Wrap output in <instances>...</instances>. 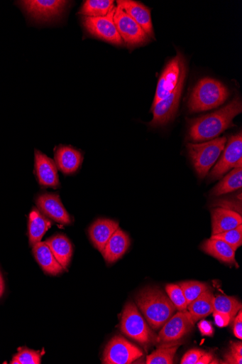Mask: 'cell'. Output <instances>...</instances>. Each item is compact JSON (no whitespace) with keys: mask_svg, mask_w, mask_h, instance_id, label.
Returning <instances> with one entry per match:
<instances>
[{"mask_svg":"<svg viewBox=\"0 0 242 364\" xmlns=\"http://www.w3.org/2000/svg\"><path fill=\"white\" fill-rule=\"evenodd\" d=\"M242 112L239 97L226 107L209 114L189 121V139L194 142L214 140L233 126V120Z\"/></svg>","mask_w":242,"mask_h":364,"instance_id":"cell-1","label":"cell"},{"mask_svg":"<svg viewBox=\"0 0 242 364\" xmlns=\"http://www.w3.org/2000/svg\"><path fill=\"white\" fill-rule=\"evenodd\" d=\"M136 304L153 330H159L175 315L176 307L163 290L146 287L136 296Z\"/></svg>","mask_w":242,"mask_h":364,"instance_id":"cell-2","label":"cell"},{"mask_svg":"<svg viewBox=\"0 0 242 364\" xmlns=\"http://www.w3.org/2000/svg\"><path fill=\"white\" fill-rule=\"evenodd\" d=\"M229 95L228 88L221 82L204 78L194 87L188 102L191 113L209 111L224 105Z\"/></svg>","mask_w":242,"mask_h":364,"instance_id":"cell-3","label":"cell"},{"mask_svg":"<svg viewBox=\"0 0 242 364\" xmlns=\"http://www.w3.org/2000/svg\"><path fill=\"white\" fill-rule=\"evenodd\" d=\"M121 330L129 338L143 346L158 343V336L153 329L132 302L127 303L124 307L121 321Z\"/></svg>","mask_w":242,"mask_h":364,"instance_id":"cell-4","label":"cell"},{"mask_svg":"<svg viewBox=\"0 0 242 364\" xmlns=\"http://www.w3.org/2000/svg\"><path fill=\"white\" fill-rule=\"evenodd\" d=\"M226 141V138L222 137L209 142L187 144L189 157L199 178H204L209 173L224 151Z\"/></svg>","mask_w":242,"mask_h":364,"instance_id":"cell-5","label":"cell"},{"mask_svg":"<svg viewBox=\"0 0 242 364\" xmlns=\"http://www.w3.org/2000/svg\"><path fill=\"white\" fill-rule=\"evenodd\" d=\"M18 3L28 18L38 23L57 20L62 16L69 4L62 0H25Z\"/></svg>","mask_w":242,"mask_h":364,"instance_id":"cell-6","label":"cell"},{"mask_svg":"<svg viewBox=\"0 0 242 364\" xmlns=\"http://www.w3.org/2000/svg\"><path fill=\"white\" fill-rule=\"evenodd\" d=\"M194 326V322L189 312L179 311L163 326L158 336V343L163 345L162 346L177 345V342L192 332Z\"/></svg>","mask_w":242,"mask_h":364,"instance_id":"cell-7","label":"cell"},{"mask_svg":"<svg viewBox=\"0 0 242 364\" xmlns=\"http://www.w3.org/2000/svg\"><path fill=\"white\" fill-rule=\"evenodd\" d=\"M186 75L187 70L182 73L175 90L152 107L153 119L150 123L151 127L164 126L175 119L179 109Z\"/></svg>","mask_w":242,"mask_h":364,"instance_id":"cell-8","label":"cell"},{"mask_svg":"<svg viewBox=\"0 0 242 364\" xmlns=\"http://www.w3.org/2000/svg\"><path fill=\"white\" fill-rule=\"evenodd\" d=\"M143 353L122 336H115L104 350L102 362L106 364H130L141 358Z\"/></svg>","mask_w":242,"mask_h":364,"instance_id":"cell-9","label":"cell"},{"mask_svg":"<svg viewBox=\"0 0 242 364\" xmlns=\"http://www.w3.org/2000/svg\"><path fill=\"white\" fill-rule=\"evenodd\" d=\"M185 70L186 60L182 54L178 53L177 55L167 63L158 81L153 107L175 90Z\"/></svg>","mask_w":242,"mask_h":364,"instance_id":"cell-10","label":"cell"},{"mask_svg":"<svg viewBox=\"0 0 242 364\" xmlns=\"http://www.w3.org/2000/svg\"><path fill=\"white\" fill-rule=\"evenodd\" d=\"M114 22L123 42L128 47L139 46L150 41L143 28L119 6L116 9Z\"/></svg>","mask_w":242,"mask_h":364,"instance_id":"cell-11","label":"cell"},{"mask_svg":"<svg viewBox=\"0 0 242 364\" xmlns=\"http://www.w3.org/2000/svg\"><path fill=\"white\" fill-rule=\"evenodd\" d=\"M116 9L106 16L84 17L83 24L91 36L116 46H121L123 42L114 22Z\"/></svg>","mask_w":242,"mask_h":364,"instance_id":"cell-12","label":"cell"},{"mask_svg":"<svg viewBox=\"0 0 242 364\" xmlns=\"http://www.w3.org/2000/svg\"><path fill=\"white\" fill-rule=\"evenodd\" d=\"M224 152L209 175V179L221 178L230 170L242 168V134L241 132L230 137Z\"/></svg>","mask_w":242,"mask_h":364,"instance_id":"cell-13","label":"cell"},{"mask_svg":"<svg viewBox=\"0 0 242 364\" xmlns=\"http://www.w3.org/2000/svg\"><path fill=\"white\" fill-rule=\"evenodd\" d=\"M39 210L54 221L62 224H72L71 216L62 205L57 193H44L37 198Z\"/></svg>","mask_w":242,"mask_h":364,"instance_id":"cell-14","label":"cell"},{"mask_svg":"<svg viewBox=\"0 0 242 364\" xmlns=\"http://www.w3.org/2000/svg\"><path fill=\"white\" fill-rule=\"evenodd\" d=\"M35 173L41 186L57 188L60 181L55 161L43 152L35 150Z\"/></svg>","mask_w":242,"mask_h":364,"instance_id":"cell-15","label":"cell"},{"mask_svg":"<svg viewBox=\"0 0 242 364\" xmlns=\"http://www.w3.org/2000/svg\"><path fill=\"white\" fill-rule=\"evenodd\" d=\"M119 228V223L117 221L106 218L98 219L89 228V239L94 247L101 253Z\"/></svg>","mask_w":242,"mask_h":364,"instance_id":"cell-16","label":"cell"},{"mask_svg":"<svg viewBox=\"0 0 242 364\" xmlns=\"http://www.w3.org/2000/svg\"><path fill=\"white\" fill-rule=\"evenodd\" d=\"M116 4L143 28L149 38H154L151 13L149 9L132 0H119Z\"/></svg>","mask_w":242,"mask_h":364,"instance_id":"cell-17","label":"cell"},{"mask_svg":"<svg viewBox=\"0 0 242 364\" xmlns=\"http://www.w3.org/2000/svg\"><path fill=\"white\" fill-rule=\"evenodd\" d=\"M82 161V153L72 146H60L55 150V162L57 168L65 175L76 173Z\"/></svg>","mask_w":242,"mask_h":364,"instance_id":"cell-18","label":"cell"},{"mask_svg":"<svg viewBox=\"0 0 242 364\" xmlns=\"http://www.w3.org/2000/svg\"><path fill=\"white\" fill-rule=\"evenodd\" d=\"M130 245L129 236L119 228L104 248L102 256L108 263H114L125 255Z\"/></svg>","mask_w":242,"mask_h":364,"instance_id":"cell-19","label":"cell"},{"mask_svg":"<svg viewBox=\"0 0 242 364\" xmlns=\"http://www.w3.org/2000/svg\"><path fill=\"white\" fill-rule=\"evenodd\" d=\"M212 236L225 232L242 225L240 213L225 209L217 208L211 212Z\"/></svg>","mask_w":242,"mask_h":364,"instance_id":"cell-20","label":"cell"},{"mask_svg":"<svg viewBox=\"0 0 242 364\" xmlns=\"http://www.w3.org/2000/svg\"><path fill=\"white\" fill-rule=\"evenodd\" d=\"M33 254L43 272L49 275L57 276L64 272L61 264L55 257L48 245L40 242L33 246Z\"/></svg>","mask_w":242,"mask_h":364,"instance_id":"cell-21","label":"cell"},{"mask_svg":"<svg viewBox=\"0 0 242 364\" xmlns=\"http://www.w3.org/2000/svg\"><path fill=\"white\" fill-rule=\"evenodd\" d=\"M201 250L207 255H209L219 261L231 266H236L235 259V250L225 242L211 238L205 240L201 245Z\"/></svg>","mask_w":242,"mask_h":364,"instance_id":"cell-22","label":"cell"},{"mask_svg":"<svg viewBox=\"0 0 242 364\" xmlns=\"http://www.w3.org/2000/svg\"><path fill=\"white\" fill-rule=\"evenodd\" d=\"M45 243L48 245L63 269L66 270L71 262L74 252L70 240L62 235H57L48 239Z\"/></svg>","mask_w":242,"mask_h":364,"instance_id":"cell-23","label":"cell"},{"mask_svg":"<svg viewBox=\"0 0 242 364\" xmlns=\"http://www.w3.org/2000/svg\"><path fill=\"white\" fill-rule=\"evenodd\" d=\"M51 222L39 210L31 211L28 218V240L31 247L42 242Z\"/></svg>","mask_w":242,"mask_h":364,"instance_id":"cell-24","label":"cell"},{"mask_svg":"<svg viewBox=\"0 0 242 364\" xmlns=\"http://www.w3.org/2000/svg\"><path fill=\"white\" fill-rule=\"evenodd\" d=\"M214 293L210 289H207L188 306L189 312L194 323L214 311Z\"/></svg>","mask_w":242,"mask_h":364,"instance_id":"cell-25","label":"cell"},{"mask_svg":"<svg viewBox=\"0 0 242 364\" xmlns=\"http://www.w3.org/2000/svg\"><path fill=\"white\" fill-rule=\"evenodd\" d=\"M115 9L113 0H87L84 3L79 14L85 17H103Z\"/></svg>","mask_w":242,"mask_h":364,"instance_id":"cell-26","label":"cell"},{"mask_svg":"<svg viewBox=\"0 0 242 364\" xmlns=\"http://www.w3.org/2000/svg\"><path fill=\"white\" fill-rule=\"evenodd\" d=\"M242 186V168L232 170L211 191L212 196H221L240 189Z\"/></svg>","mask_w":242,"mask_h":364,"instance_id":"cell-27","label":"cell"},{"mask_svg":"<svg viewBox=\"0 0 242 364\" xmlns=\"http://www.w3.org/2000/svg\"><path fill=\"white\" fill-rule=\"evenodd\" d=\"M214 311L228 314L231 321L241 310V304L233 296L219 295L215 297L214 301Z\"/></svg>","mask_w":242,"mask_h":364,"instance_id":"cell-28","label":"cell"},{"mask_svg":"<svg viewBox=\"0 0 242 364\" xmlns=\"http://www.w3.org/2000/svg\"><path fill=\"white\" fill-rule=\"evenodd\" d=\"M177 346H161L147 357L148 364H172L174 363L175 354L178 350Z\"/></svg>","mask_w":242,"mask_h":364,"instance_id":"cell-29","label":"cell"},{"mask_svg":"<svg viewBox=\"0 0 242 364\" xmlns=\"http://www.w3.org/2000/svg\"><path fill=\"white\" fill-rule=\"evenodd\" d=\"M179 286L183 291L188 306L204 291L209 289V285L196 281L181 282Z\"/></svg>","mask_w":242,"mask_h":364,"instance_id":"cell-30","label":"cell"},{"mask_svg":"<svg viewBox=\"0 0 242 364\" xmlns=\"http://www.w3.org/2000/svg\"><path fill=\"white\" fill-rule=\"evenodd\" d=\"M166 293L172 302L179 311L187 310L188 304L187 303L185 294L179 284H170L166 285Z\"/></svg>","mask_w":242,"mask_h":364,"instance_id":"cell-31","label":"cell"},{"mask_svg":"<svg viewBox=\"0 0 242 364\" xmlns=\"http://www.w3.org/2000/svg\"><path fill=\"white\" fill-rule=\"evenodd\" d=\"M42 355L39 350L21 348L11 360L12 364H40Z\"/></svg>","mask_w":242,"mask_h":364,"instance_id":"cell-32","label":"cell"},{"mask_svg":"<svg viewBox=\"0 0 242 364\" xmlns=\"http://www.w3.org/2000/svg\"><path fill=\"white\" fill-rule=\"evenodd\" d=\"M211 238L222 240L230 245L235 251L242 245V225L212 236Z\"/></svg>","mask_w":242,"mask_h":364,"instance_id":"cell-33","label":"cell"},{"mask_svg":"<svg viewBox=\"0 0 242 364\" xmlns=\"http://www.w3.org/2000/svg\"><path fill=\"white\" fill-rule=\"evenodd\" d=\"M204 350L192 349L188 351L182 358V364H196L200 357L204 353Z\"/></svg>","mask_w":242,"mask_h":364,"instance_id":"cell-34","label":"cell"},{"mask_svg":"<svg viewBox=\"0 0 242 364\" xmlns=\"http://www.w3.org/2000/svg\"><path fill=\"white\" fill-rule=\"evenodd\" d=\"M198 327L202 336H214V329L210 322L207 321H201L198 323Z\"/></svg>","mask_w":242,"mask_h":364,"instance_id":"cell-35","label":"cell"},{"mask_svg":"<svg viewBox=\"0 0 242 364\" xmlns=\"http://www.w3.org/2000/svg\"><path fill=\"white\" fill-rule=\"evenodd\" d=\"M216 324L219 327H226L231 322L230 316L224 313L214 311Z\"/></svg>","mask_w":242,"mask_h":364,"instance_id":"cell-36","label":"cell"},{"mask_svg":"<svg viewBox=\"0 0 242 364\" xmlns=\"http://www.w3.org/2000/svg\"><path fill=\"white\" fill-rule=\"evenodd\" d=\"M233 326V333L236 338L239 340L242 339L241 326H242V312L241 310L238 311V314L236 316Z\"/></svg>","mask_w":242,"mask_h":364,"instance_id":"cell-37","label":"cell"},{"mask_svg":"<svg viewBox=\"0 0 242 364\" xmlns=\"http://www.w3.org/2000/svg\"><path fill=\"white\" fill-rule=\"evenodd\" d=\"M224 363L241 364L242 356L238 355L231 351H229L224 356Z\"/></svg>","mask_w":242,"mask_h":364,"instance_id":"cell-38","label":"cell"},{"mask_svg":"<svg viewBox=\"0 0 242 364\" xmlns=\"http://www.w3.org/2000/svg\"><path fill=\"white\" fill-rule=\"evenodd\" d=\"M214 359V355L211 353H204L197 360L196 364H209Z\"/></svg>","mask_w":242,"mask_h":364,"instance_id":"cell-39","label":"cell"},{"mask_svg":"<svg viewBox=\"0 0 242 364\" xmlns=\"http://www.w3.org/2000/svg\"><path fill=\"white\" fill-rule=\"evenodd\" d=\"M230 351L232 353L242 356V344L241 342H231Z\"/></svg>","mask_w":242,"mask_h":364,"instance_id":"cell-40","label":"cell"},{"mask_svg":"<svg viewBox=\"0 0 242 364\" xmlns=\"http://www.w3.org/2000/svg\"><path fill=\"white\" fill-rule=\"evenodd\" d=\"M5 291V282L1 272H0V297H1Z\"/></svg>","mask_w":242,"mask_h":364,"instance_id":"cell-41","label":"cell"}]
</instances>
